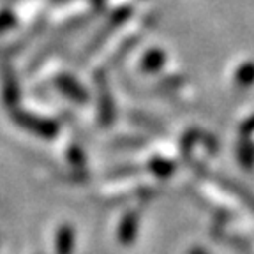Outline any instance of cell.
<instances>
[{"mask_svg":"<svg viewBox=\"0 0 254 254\" xmlns=\"http://www.w3.org/2000/svg\"><path fill=\"white\" fill-rule=\"evenodd\" d=\"M12 120L20 127L41 136V138L52 139L59 134V126L53 120L32 115V113H27V111H12Z\"/></svg>","mask_w":254,"mask_h":254,"instance_id":"obj_1","label":"cell"},{"mask_svg":"<svg viewBox=\"0 0 254 254\" xmlns=\"http://www.w3.org/2000/svg\"><path fill=\"white\" fill-rule=\"evenodd\" d=\"M55 85L60 92H62L65 97H69L71 101L78 104H85L88 103V92L83 88V85L79 83L78 79H74L69 74H60L55 79Z\"/></svg>","mask_w":254,"mask_h":254,"instance_id":"obj_2","label":"cell"},{"mask_svg":"<svg viewBox=\"0 0 254 254\" xmlns=\"http://www.w3.org/2000/svg\"><path fill=\"white\" fill-rule=\"evenodd\" d=\"M138 221H139V215L136 210L127 212L124 215L122 222H120L119 226V238L124 246H131L134 242L136 233H138Z\"/></svg>","mask_w":254,"mask_h":254,"instance_id":"obj_3","label":"cell"},{"mask_svg":"<svg viewBox=\"0 0 254 254\" xmlns=\"http://www.w3.org/2000/svg\"><path fill=\"white\" fill-rule=\"evenodd\" d=\"M74 251V228L71 224H62L55 233V253L72 254Z\"/></svg>","mask_w":254,"mask_h":254,"instance_id":"obj_4","label":"cell"},{"mask_svg":"<svg viewBox=\"0 0 254 254\" xmlns=\"http://www.w3.org/2000/svg\"><path fill=\"white\" fill-rule=\"evenodd\" d=\"M4 103L9 108H14L20 101V87L18 79L14 76V71L11 67H4Z\"/></svg>","mask_w":254,"mask_h":254,"instance_id":"obj_5","label":"cell"},{"mask_svg":"<svg viewBox=\"0 0 254 254\" xmlns=\"http://www.w3.org/2000/svg\"><path fill=\"white\" fill-rule=\"evenodd\" d=\"M164 62H166V53L163 50H159V48H154V50L145 53V57L141 60V69L145 72H157L161 71Z\"/></svg>","mask_w":254,"mask_h":254,"instance_id":"obj_6","label":"cell"},{"mask_svg":"<svg viewBox=\"0 0 254 254\" xmlns=\"http://www.w3.org/2000/svg\"><path fill=\"white\" fill-rule=\"evenodd\" d=\"M235 83L242 88H247L254 83V62H246L238 67L235 74Z\"/></svg>","mask_w":254,"mask_h":254,"instance_id":"obj_7","label":"cell"},{"mask_svg":"<svg viewBox=\"0 0 254 254\" xmlns=\"http://www.w3.org/2000/svg\"><path fill=\"white\" fill-rule=\"evenodd\" d=\"M150 170H152V173H155L157 177H170L175 170V164L166 161V159L155 157L150 161Z\"/></svg>","mask_w":254,"mask_h":254,"instance_id":"obj_8","label":"cell"},{"mask_svg":"<svg viewBox=\"0 0 254 254\" xmlns=\"http://www.w3.org/2000/svg\"><path fill=\"white\" fill-rule=\"evenodd\" d=\"M240 161L247 168H251L254 164V145H251L249 141H246L240 147Z\"/></svg>","mask_w":254,"mask_h":254,"instance_id":"obj_9","label":"cell"},{"mask_svg":"<svg viewBox=\"0 0 254 254\" xmlns=\"http://www.w3.org/2000/svg\"><path fill=\"white\" fill-rule=\"evenodd\" d=\"M16 25V18L11 11L0 12V32H5L9 28H12Z\"/></svg>","mask_w":254,"mask_h":254,"instance_id":"obj_10","label":"cell"},{"mask_svg":"<svg viewBox=\"0 0 254 254\" xmlns=\"http://www.w3.org/2000/svg\"><path fill=\"white\" fill-rule=\"evenodd\" d=\"M253 131H254V117L244 126V132H246V134H249V132H253Z\"/></svg>","mask_w":254,"mask_h":254,"instance_id":"obj_11","label":"cell"},{"mask_svg":"<svg viewBox=\"0 0 254 254\" xmlns=\"http://www.w3.org/2000/svg\"><path fill=\"white\" fill-rule=\"evenodd\" d=\"M189 254H208L205 249H201V247H192V249L189 251Z\"/></svg>","mask_w":254,"mask_h":254,"instance_id":"obj_12","label":"cell"}]
</instances>
